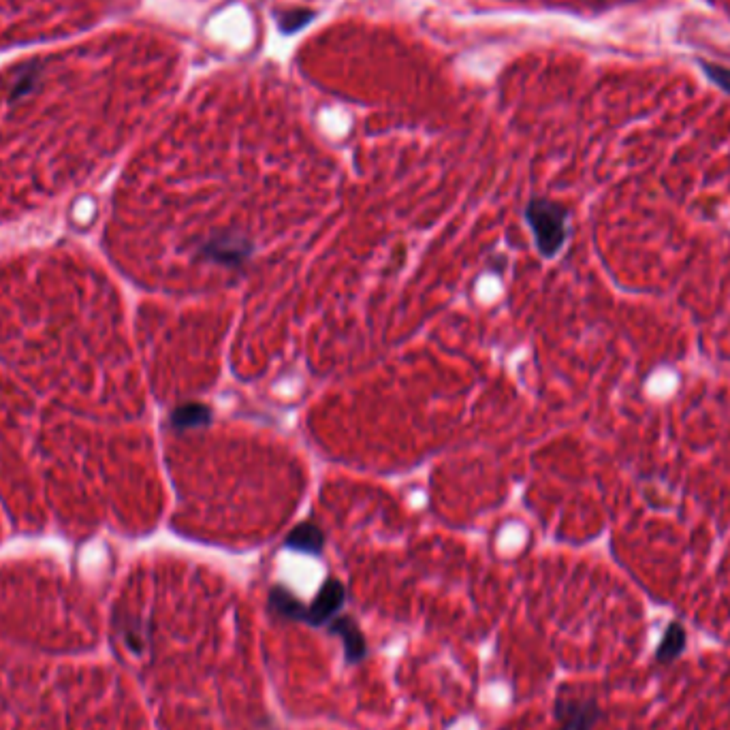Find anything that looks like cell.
I'll use <instances>...</instances> for the list:
<instances>
[{"label":"cell","instance_id":"277c9868","mask_svg":"<svg viewBox=\"0 0 730 730\" xmlns=\"http://www.w3.org/2000/svg\"><path fill=\"white\" fill-rule=\"evenodd\" d=\"M555 730H592L600 720V709L592 698H558L555 701Z\"/></svg>","mask_w":730,"mask_h":730},{"label":"cell","instance_id":"3957f363","mask_svg":"<svg viewBox=\"0 0 730 730\" xmlns=\"http://www.w3.org/2000/svg\"><path fill=\"white\" fill-rule=\"evenodd\" d=\"M255 242L248 235L222 229L205 235L203 240L195 244V257L199 261H208L227 269H244L252 257H255Z\"/></svg>","mask_w":730,"mask_h":730},{"label":"cell","instance_id":"8992f818","mask_svg":"<svg viewBox=\"0 0 730 730\" xmlns=\"http://www.w3.org/2000/svg\"><path fill=\"white\" fill-rule=\"evenodd\" d=\"M284 547H289L299 553L319 555L325 547V534L314 521H304L289 532L287 541H284Z\"/></svg>","mask_w":730,"mask_h":730},{"label":"cell","instance_id":"7a4b0ae2","mask_svg":"<svg viewBox=\"0 0 730 730\" xmlns=\"http://www.w3.org/2000/svg\"><path fill=\"white\" fill-rule=\"evenodd\" d=\"M526 220L538 252L545 259H553L568 240V212L551 199H532L526 205Z\"/></svg>","mask_w":730,"mask_h":730},{"label":"cell","instance_id":"5b68a950","mask_svg":"<svg viewBox=\"0 0 730 730\" xmlns=\"http://www.w3.org/2000/svg\"><path fill=\"white\" fill-rule=\"evenodd\" d=\"M329 632L338 634L344 643V652H346V662H359L368 654V645H365V637L363 632L359 630V626L355 624L353 617L346 615H336L333 620L327 624Z\"/></svg>","mask_w":730,"mask_h":730},{"label":"cell","instance_id":"ba28073f","mask_svg":"<svg viewBox=\"0 0 730 730\" xmlns=\"http://www.w3.org/2000/svg\"><path fill=\"white\" fill-rule=\"evenodd\" d=\"M684 647H686V630L681 624L673 622L664 632V637L656 652V660L660 664H671L681 652H684Z\"/></svg>","mask_w":730,"mask_h":730},{"label":"cell","instance_id":"52a82bcc","mask_svg":"<svg viewBox=\"0 0 730 730\" xmlns=\"http://www.w3.org/2000/svg\"><path fill=\"white\" fill-rule=\"evenodd\" d=\"M212 423V410L205 404H184L173 410L171 425L176 430H199V427H208Z\"/></svg>","mask_w":730,"mask_h":730},{"label":"cell","instance_id":"9c48e42d","mask_svg":"<svg viewBox=\"0 0 730 730\" xmlns=\"http://www.w3.org/2000/svg\"><path fill=\"white\" fill-rule=\"evenodd\" d=\"M312 18H314V13L308 11V9L289 11V13H284L282 18L278 20V26H280V30L284 35H291V33H297L299 28H304Z\"/></svg>","mask_w":730,"mask_h":730},{"label":"cell","instance_id":"6da1fadb","mask_svg":"<svg viewBox=\"0 0 730 730\" xmlns=\"http://www.w3.org/2000/svg\"><path fill=\"white\" fill-rule=\"evenodd\" d=\"M346 602V587L338 579H327L312 600V605H304L293 592L284 585H274L269 590V607L287 620L304 622L308 626H327L333 617L340 613Z\"/></svg>","mask_w":730,"mask_h":730}]
</instances>
